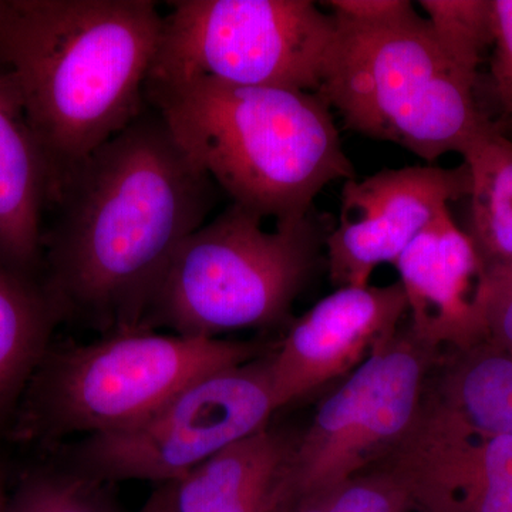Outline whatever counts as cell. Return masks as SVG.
<instances>
[{"label":"cell","instance_id":"6da1fadb","mask_svg":"<svg viewBox=\"0 0 512 512\" xmlns=\"http://www.w3.org/2000/svg\"><path fill=\"white\" fill-rule=\"evenodd\" d=\"M217 185L153 107L67 178L43 234V282L62 319L106 335L143 328L185 239L207 222Z\"/></svg>","mask_w":512,"mask_h":512},{"label":"cell","instance_id":"7a4b0ae2","mask_svg":"<svg viewBox=\"0 0 512 512\" xmlns=\"http://www.w3.org/2000/svg\"><path fill=\"white\" fill-rule=\"evenodd\" d=\"M163 15L150 0H0V66L50 177L73 171L147 109Z\"/></svg>","mask_w":512,"mask_h":512},{"label":"cell","instance_id":"3957f363","mask_svg":"<svg viewBox=\"0 0 512 512\" xmlns=\"http://www.w3.org/2000/svg\"><path fill=\"white\" fill-rule=\"evenodd\" d=\"M146 101L232 204L275 225L305 220L326 185L356 178L318 93L201 77L147 83Z\"/></svg>","mask_w":512,"mask_h":512},{"label":"cell","instance_id":"277c9868","mask_svg":"<svg viewBox=\"0 0 512 512\" xmlns=\"http://www.w3.org/2000/svg\"><path fill=\"white\" fill-rule=\"evenodd\" d=\"M268 350L256 342L138 328L47 349L23 397L19 439L53 444L131 426L198 377Z\"/></svg>","mask_w":512,"mask_h":512},{"label":"cell","instance_id":"5b68a950","mask_svg":"<svg viewBox=\"0 0 512 512\" xmlns=\"http://www.w3.org/2000/svg\"><path fill=\"white\" fill-rule=\"evenodd\" d=\"M335 20L338 40L319 96L345 126L427 163L461 154L488 119L476 84L448 62L426 18L416 12L379 26Z\"/></svg>","mask_w":512,"mask_h":512},{"label":"cell","instance_id":"8992f818","mask_svg":"<svg viewBox=\"0 0 512 512\" xmlns=\"http://www.w3.org/2000/svg\"><path fill=\"white\" fill-rule=\"evenodd\" d=\"M264 218L229 204L175 252L143 328L188 338L264 329L288 318L311 278L319 231L311 215L268 231Z\"/></svg>","mask_w":512,"mask_h":512},{"label":"cell","instance_id":"52a82bcc","mask_svg":"<svg viewBox=\"0 0 512 512\" xmlns=\"http://www.w3.org/2000/svg\"><path fill=\"white\" fill-rule=\"evenodd\" d=\"M147 83L208 79L318 93L338 25L312 0H177Z\"/></svg>","mask_w":512,"mask_h":512},{"label":"cell","instance_id":"ba28073f","mask_svg":"<svg viewBox=\"0 0 512 512\" xmlns=\"http://www.w3.org/2000/svg\"><path fill=\"white\" fill-rule=\"evenodd\" d=\"M271 352L198 377L138 423L83 437L67 453L70 470L103 484L181 480L269 426L279 410Z\"/></svg>","mask_w":512,"mask_h":512},{"label":"cell","instance_id":"9c48e42d","mask_svg":"<svg viewBox=\"0 0 512 512\" xmlns=\"http://www.w3.org/2000/svg\"><path fill=\"white\" fill-rule=\"evenodd\" d=\"M440 350L399 330L329 394L298 436L289 512L303 498L370 470L419 413Z\"/></svg>","mask_w":512,"mask_h":512},{"label":"cell","instance_id":"30bf717a","mask_svg":"<svg viewBox=\"0 0 512 512\" xmlns=\"http://www.w3.org/2000/svg\"><path fill=\"white\" fill-rule=\"evenodd\" d=\"M372 468L389 474L420 512H512V437L471 426L431 392Z\"/></svg>","mask_w":512,"mask_h":512},{"label":"cell","instance_id":"8fae6325","mask_svg":"<svg viewBox=\"0 0 512 512\" xmlns=\"http://www.w3.org/2000/svg\"><path fill=\"white\" fill-rule=\"evenodd\" d=\"M470 174L436 165L394 168L345 181L338 225L325 239L330 281L369 285L377 266L397 259L450 202L468 197Z\"/></svg>","mask_w":512,"mask_h":512},{"label":"cell","instance_id":"7c38bea8","mask_svg":"<svg viewBox=\"0 0 512 512\" xmlns=\"http://www.w3.org/2000/svg\"><path fill=\"white\" fill-rule=\"evenodd\" d=\"M407 313L400 282L345 286L295 320L271 352L272 384L281 410L348 376L399 332Z\"/></svg>","mask_w":512,"mask_h":512},{"label":"cell","instance_id":"4fadbf2b","mask_svg":"<svg viewBox=\"0 0 512 512\" xmlns=\"http://www.w3.org/2000/svg\"><path fill=\"white\" fill-rule=\"evenodd\" d=\"M406 293L410 333L430 348H471L485 340V265L450 210L414 239L394 264Z\"/></svg>","mask_w":512,"mask_h":512},{"label":"cell","instance_id":"5bb4252c","mask_svg":"<svg viewBox=\"0 0 512 512\" xmlns=\"http://www.w3.org/2000/svg\"><path fill=\"white\" fill-rule=\"evenodd\" d=\"M296 441L266 426L167 484L161 498L173 512H289Z\"/></svg>","mask_w":512,"mask_h":512},{"label":"cell","instance_id":"9a60e30c","mask_svg":"<svg viewBox=\"0 0 512 512\" xmlns=\"http://www.w3.org/2000/svg\"><path fill=\"white\" fill-rule=\"evenodd\" d=\"M45 157L15 84L0 66V261L32 274L43 256V212L49 208Z\"/></svg>","mask_w":512,"mask_h":512},{"label":"cell","instance_id":"2e32d148","mask_svg":"<svg viewBox=\"0 0 512 512\" xmlns=\"http://www.w3.org/2000/svg\"><path fill=\"white\" fill-rule=\"evenodd\" d=\"M59 320L45 285L0 261V426L25 394Z\"/></svg>","mask_w":512,"mask_h":512},{"label":"cell","instance_id":"e0dca14e","mask_svg":"<svg viewBox=\"0 0 512 512\" xmlns=\"http://www.w3.org/2000/svg\"><path fill=\"white\" fill-rule=\"evenodd\" d=\"M470 174L467 232L485 266L512 261V141L490 120L461 151Z\"/></svg>","mask_w":512,"mask_h":512},{"label":"cell","instance_id":"ac0fdd59","mask_svg":"<svg viewBox=\"0 0 512 512\" xmlns=\"http://www.w3.org/2000/svg\"><path fill=\"white\" fill-rule=\"evenodd\" d=\"M431 393L471 426L512 437V356L487 340L451 350Z\"/></svg>","mask_w":512,"mask_h":512},{"label":"cell","instance_id":"d6986e66","mask_svg":"<svg viewBox=\"0 0 512 512\" xmlns=\"http://www.w3.org/2000/svg\"><path fill=\"white\" fill-rule=\"evenodd\" d=\"M431 35L448 62L473 84L485 50L493 46V0H421Z\"/></svg>","mask_w":512,"mask_h":512},{"label":"cell","instance_id":"ffe728a7","mask_svg":"<svg viewBox=\"0 0 512 512\" xmlns=\"http://www.w3.org/2000/svg\"><path fill=\"white\" fill-rule=\"evenodd\" d=\"M5 512H117L103 483L70 468L29 471L9 495Z\"/></svg>","mask_w":512,"mask_h":512},{"label":"cell","instance_id":"44dd1931","mask_svg":"<svg viewBox=\"0 0 512 512\" xmlns=\"http://www.w3.org/2000/svg\"><path fill=\"white\" fill-rule=\"evenodd\" d=\"M409 497L389 474L377 468L308 495L291 512H409Z\"/></svg>","mask_w":512,"mask_h":512},{"label":"cell","instance_id":"7402d4cb","mask_svg":"<svg viewBox=\"0 0 512 512\" xmlns=\"http://www.w3.org/2000/svg\"><path fill=\"white\" fill-rule=\"evenodd\" d=\"M481 308L485 340L512 356V261L485 266Z\"/></svg>","mask_w":512,"mask_h":512},{"label":"cell","instance_id":"603a6c76","mask_svg":"<svg viewBox=\"0 0 512 512\" xmlns=\"http://www.w3.org/2000/svg\"><path fill=\"white\" fill-rule=\"evenodd\" d=\"M491 80L501 109L512 119V0H493Z\"/></svg>","mask_w":512,"mask_h":512},{"label":"cell","instance_id":"cb8c5ba5","mask_svg":"<svg viewBox=\"0 0 512 512\" xmlns=\"http://www.w3.org/2000/svg\"><path fill=\"white\" fill-rule=\"evenodd\" d=\"M322 5H328L335 18L363 26L387 25L416 13L409 0H330Z\"/></svg>","mask_w":512,"mask_h":512},{"label":"cell","instance_id":"d4e9b609","mask_svg":"<svg viewBox=\"0 0 512 512\" xmlns=\"http://www.w3.org/2000/svg\"><path fill=\"white\" fill-rule=\"evenodd\" d=\"M9 494L6 488L5 473H3L2 464H0V512H5L8 507Z\"/></svg>","mask_w":512,"mask_h":512},{"label":"cell","instance_id":"484cf974","mask_svg":"<svg viewBox=\"0 0 512 512\" xmlns=\"http://www.w3.org/2000/svg\"><path fill=\"white\" fill-rule=\"evenodd\" d=\"M143 512H173L171 511V508L168 507L167 504H165V501L163 498H161V495L158 494L157 497L153 498V501H151L150 504L147 505L146 510Z\"/></svg>","mask_w":512,"mask_h":512}]
</instances>
